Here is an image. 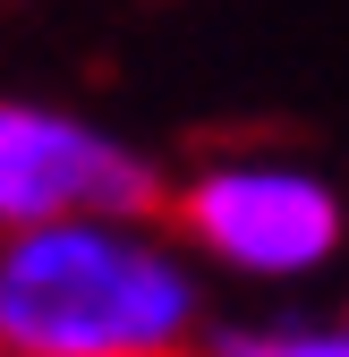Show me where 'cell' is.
Instances as JSON below:
<instances>
[{
    "label": "cell",
    "instance_id": "3",
    "mask_svg": "<svg viewBox=\"0 0 349 357\" xmlns=\"http://www.w3.org/2000/svg\"><path fill=\"white\" fill-rule=\"evenodd\" d=\"M162 162L111 119L52 94H0V238L68 213H162Z\"/></svg>",
    "mask_w": 349,
    "mask_h": 357
},
{
    "label": "cell",
    "instance_id": "2",
    "mask_svg": "<svg viewBox=\"0 0 349 357\" xmlns=\"http://www.w3.org/2000/svg\"><path fill=\"white\" fill-rule=\"evenodd\" d=\"M162 221L205 273L247 289H298L349 255V188L281 145L205 153L162 188Z\"/></svg>",
    "mask_w": 349,
    "mask_h": 357
},
{
    "label": "cell",
    "instance_id": "1",
    "mask_svg": "<svg viewBox=\"0 0 349 357\" xmlns=\"http://www.w3.org/2000/svg\"><path fill=\"white\" fill-rule=\"evenodd\" d=\"M205 264L162 213H68L0 238V357H205Z\"/></svg>",
    "mask_w": 349,
    "mask_h": 357
},
{
    "label": "cell",
    "instance_id": "4",
    "mask_svg": "<svg viewBox=\"0 0 349 357\" xmlns=\"http://www.w3.org/2000/svg\"><path fill=\"white\" fill-rule=\"evenodd\" d=\"M205 357H349V315H239L205 332Z\"/></svg>",
    "mask_w": 349,
    "mask_h": 357
}]
</instances>
